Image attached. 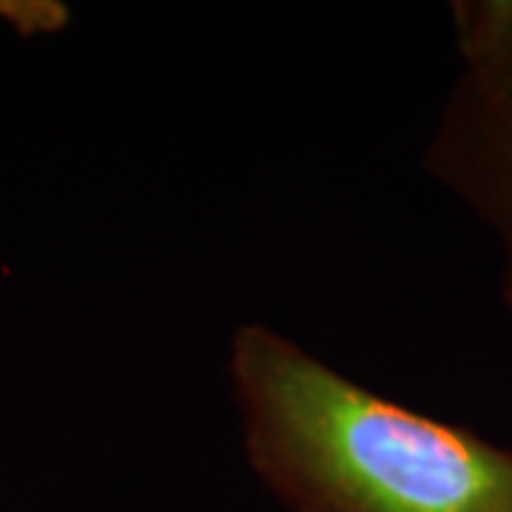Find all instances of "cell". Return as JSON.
<instances>
[{
  "mask_svg": "<svg viewBox=\"0 0 512 512\" xmlns=\"http://www.w3.org/2000/svg\"><path fill=\"white\" fill-rule=\"evenodd\" d=\"M453 23L461 66L424 168L498 239L512 311V0H458Z\"/></svg>",
  "mask_w": 512,
  "mask_h": 512,
  "instance_id": "2",
  "label": "cell"
},
{
  "mask_svg": "<svg viewBox=\"0 0 512 512\" xmlns=\"http://www.w3.org/2000/svg\"><path fill=\"white\" fill-rule=\"evenodd\" d=\"M228 376L254 473L293 512H512V450L242 325Z\"/></svg>",
  "mask_w": 512,
  "mask_h": 512,
  "instance_id": "1",
  "label": "cell"
}]
</instances>
